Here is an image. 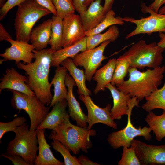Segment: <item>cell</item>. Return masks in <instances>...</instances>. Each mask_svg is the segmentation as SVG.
<instances>
[{"label":"cell","instance_id":"cell-17","mask_svg":"<svg viewBox=\"0 0 165 165\" xmlns=\"http://www.w3.org/2000/svg\"><path fill=\"white\" fill-rule=\"evenodd\" d=\"M68 88V93L66 100L68 107L69 115L72 119L76 122L77 125L83 127H87V116L82 111L80 105L73 92V87L76 84L72 76L67 73L65 80Z\"/></svg>","mask_w":165,"mask_h":165},{"label":"cell","instance_id":"cell-21","mask_svg":"<svg viewBox=\"0 0 165 165\" xmlns=\"http://www.w3.org/2000/svg\"><path fill=\"white\" fill-rule=\"evenodd\" d=\"M52 22V19H49L32 30L30 40L35 49L43 50L49 44L51 35Z\"/></svg>","mask_w":165,"mask_h":165},{"label":"cell","instance_id":"cell-41","mask_svg":"<svg viewBox=\"0 0 165 165\" xmlns=\"http://www.w3.org/2000/svg\"><path fill=\"white\" fill-rule=\"evenodd\" d=\"M80 165H99L98 163L91 161L88 158L81 155L78 158Z\"/></svg>","mask_w":165,"mask_h":165},{"label":"cell","instance_id":"cell-27","mask_svg":"<svg viewBox=\"0 0 165 165\" xmlns=\"http://www.w3.org/2000/svg\"><path fill=\"white\" fill-rule=\"evenodd\" d=\"M119 31L115 25H112L108 30L103 33H99L87 36L86 39L87 49L95 48L102 42L110 41L114 42L119 35Z\"/></svg>","mask_w":165,"mask_h":165},{"label":"cell","instance_id":"cell-47","mask_svg":"<svg viewBox=\"0 0 165 165\" xmlns=\"http://www.w3.org/2000/svg\"><path fill=\"white\" fill-rule=\"evenodd\" d=\"M6 0H0V7L1 8L4 5Z\"/></svg>","mask_w":165,"mask_h":165},{"label":"cell","instance_id":"cell-14","mask_svg":"<svg viewBox=\"0 0 165 165\" xmlns=\"http://www.w3.org/2000/svg\"><path fill=\"white\" fill-rule=\"evenodd\" d=\"M62 47L76 43L86 36L79 15L68 14L63 19Z\"/></svg>","mask_w":165,"mask_h":165},{"label":"cell","instance_id":"cell-16","mask_svg":"<svg viewBox=\"0 0 165 165\" xmlns=\"http://www.w3.org/2000/svg\"><path fill=\"white\" fill-rule=\"evenodd\" d=\"M3 76L0 79V93L3 89H7L28 95H35L25 83L27 81V77L19 73L14 68L7 69Z\"/></svg>","mask_w":165,"mask_h":165},{"label":"cell","instance_id":"cell-34","mask_svg":"<svg viewBox=\"0 0 165 165\" xmlns=\"http://www.w3.org/2000/svg\"><path fill=\"white\" fill-rule=\"evenodd\" d=\"M118 165H140V161L137 156L134 147H123V152Z\"/></svg>","mask_w":165,"mask_h":165},{"label":"cell","instance_id":"cell-2","mask_svg":"<svg viewBox=\"0 0 165 165\" xmlns=\"http://www.w3.org/2000/svg\"><path fill=\"white\" fill-rule=\"evenodd\" d=\"M165 72V67L160 66L152 69L141 72L138 68L130 67L129 78L117 88L131 97H136L139 101L149 96L162 83Z\"/></svg>","mask_w":165,"mask_h":165},{"label":"cell","instance_id":"cell-11","mask_svg":"<svg viewBox=\"0 0 165 165\" xmlns=\"http://www.w3.org/2000/svg\"><path fill=\"white\" fill-rule=\"evenodd\" d=\"M79 98L85 104L87 108V123L88 129H91L95 124L100 123L114 129H117V123L111 115L112 108L110 104H108L104 108H101L93 102L88 95H79Z\"/></svg>","mask_w":165,"mask_h":165},{"label":"cell","instance_id":"cell-20","mask_svg":"<svg viewBox=\"0 0 165 165\" xmlns=\"http://www.w3.org/2000/svg\"><path fill=\"white\" fill-rule=\"evenodd\" d=\"M37 137L38 146V154L35 165H64L62 162L57 159L50 149V146L45 138V129H37Z\"/></svg>","mask_w":165,"mask_h":165},{"label":"cell","instance_id":"cell-4","mask_svg":"<svg viewBox=\"0 0 165 165\" xmlns=\"http://www.w3.org/2000/svg\"><path fill=\"white\" fill-rule=\"evenodd\" d=\"M51 13L36 0H27L18 6L14 24L16 40L28 42L35 24L41 18Z\"/></svg>","mask_w":165,"mask_h":165},{"label":"cell","instance_id":"cell-5","mask_svg":"<svg viewBox=\"0 0 165 165\" xmlns=\"http://www.w3.org/2000/svg\"><path fill=\"white\" fill-rule=\"evenodd\" d=\"M165 48L156 42L147 44L140 40L133 44L123 55L129 61L130 67L140 69L145 67L154 68L160 66Z\"/></svg>","mask_w":165,"mask_h":165},{"label":"cell","instance_id":"cell-26","mask_svg":"<svg viewBox=\"0 0 165 165\" xmlns=\"http://www.w3.org/2000/svg\"><path fill=\"white\" fill-rule=\"evenodd\" d=\"M145 120L153 131L155 138L158 141L165 137V111L160 115L155 114L152 111L148 112Z\"/></svg>","mask_w":165,"mask_h":165},{"label":"cell","instance_id":"cell-42","mask_svg":"<svg viewBox=\"0 0 165 165\" xmlns=\"http://www.w3.org/2000/svg\"><path fill=\"white\" fill-rule=\"evenodd\" d=\"M9 39H12L11 35L5 29L3 25L0 23V41L7 40Z\"/></svg>","mask_w":165,"mask_h":165},{"label":"cell","instance_id":"cell-23","mask_svg":"<svg viewBox=\"0 0 165 165\" xmlns=\"http://www.w3.org/2000/svg\"><path fill=\"white\" fill-rule=\"evenodd\" d=\"M87 37L86 36L75 44L55 51L52 55L51 66L57 67L67 58L73 59L79 52L86 50Z\"/></svg>","mask_w":165,"mask_h":165},{"label":"cell","instance_id":"cell-10","mask_svg":"<svg viewBox=\"0 0 165 165\" xmlns=\"http://www.w3.org/2000/svg\"><path fill=\"white\" fill-rule=\"evenodd\" d=\"M110 41L101 43L95 48L87 49L76 55L72 59L77 66L83 67L85 69L86 80L91 81L97 69L101 65V62L106 58L103 53Z\"/></svg>","mask_w":165,"mask_h":165},{"label":"cell","instance_id":"cell-43","mask_svg":"<svg viewBox=\"0 0 165 165\" xmlns=\"http://www.w3.org/2000/svg\"><path fill=\"white\" fill-rule=\"evenodd\" d=\"M115 0H105V2L103 7L104 12L106 13L109 11L111 9L112 5Z\"/></svg>","mask_w":165,"mask_h":165},{"label":"cell","instance_id":"cell-1","mask_svg":"<svg viewBox=\"0 0 165 165\" xmlns=\"http://www.w3.org/2000/svg\"><path fill=\"white\" fill-rule=\"evenodd\" d=\"M55 51L50 48L33 50L35 56L33 62L26 64L20 62L16 63L18 68L25 72L27 75L26 83L45 105H50L53 96L51 91L52 84L49 75L52 55Z\"/></svg>","mask_w":165,"mask_h":165},{"label":"cell","instance_id":"cell-7","mask_svg":"<svg viewBox=\"0 0 165 165\" xmlns=\"http://www.w3.org/2000/svg\"><path fill=\"white\" fill-rule=\"evenodd\" d=\"M11 104L20 112L23 110L28 115L30 121L29 129L37 130L49 113L50 107L46 106L35 95H30L13 90Z\"/></svg>","mask_w":165,"mask_h":165},{"label":"cell","instance_id":"cell-39","mask_svg":"<svg viewBox=\"0 0 165 165\" xmlns=\"http://www.w3.org/2000/svg\"><path fill=\"white\" fill-rule=\"evenodd\" d=\"M86 0H72L75 10L79 13V14L83 13L87 9L84 5Z\"/></svg>","mask_w":165,"mask_h":165},{"label":"cell","instance_id":"cell-38","mask_svg":"<svg viewBox=\"0 0 165 165\" xmlns=\"http://www.w3.org/2000/svg\"><path fill=\"white\" fill-rule=\"evenodd\" d=\"M41 5L48 9L53 15L57 16V12L51 0H36Z\"/></svg>","mask_w":165,"mask_h":165},{"label":"cell","instance_id":"cell-44","mask_svg":"<svg viewBox=\"0 0 165 165\" xmlns=\"http://www.w3.org/2000/svg\"><path fill=\"white\" fill-rule=\"evenodd\" d=\"M159 36L160 40L157 43V45L161 47L165 48V33L162 32H159Z\"/></svg>","mask_w":165,"mask_h":165},{"label":"cell","instance_id":"cell-22","mask_svg":"<svg viewBox=\"0 0 165 165\" xmlns=\"http://www.w3.org/2000/svg\"><path fill=\"white\" fill-rule=\"evenodd\" d=\"M68 70L64 67L60 65L56 67L54 76L51 83L53 85L54 94L50 108L57 103L66 99L68 90L66 88L65 78Z\"/></svg>","mask_w":165,"mask_h":165},{"label":"cell","instance_id":"cell-33","mask_svg":"<svg viewBox=\"0 0 165 165\" xmlns=\"http://www.w3.org/2000/svg\"><path fill=\"white\" fill-rule=\"evenodd\" d=\"M57 12V16L63 19L67 15L74 13L72 0H51Z\"/></svg>","mask_w":165,"mask_h":165},{"label":"cell","instance_id":"cell-19","mask_svg":"<svg viewBox=\"0 0 165 165\" xmlns=\"http://www.w3.org/2000/svg\"><path fill=\"white\" fill-rule=\"evenodd\" d=\"M67 106L66 99L56 103L37 129H55L69 116L66 110Z\"/></svg>","mask_w":165,"mask_h":165},{"label":"cell","instance_id":"cell-32","mask_svg":"<svg viewBox=\"0 0 165 165\" xmlns=\"http://www.w3.org/2000/svg\"><path fill=\"white\" fill-rule=\"evenodd\" d=\"M53 148L60 153L63 157L65 165H80L78 158L70 154L69 150L63 144L57 140H53L51 143Z\"/></svg>","mask_w":165,"mask_h":165},{"label":"cell","instance_id":"cell-28","mask_svg":"<svg viewBox=\"0 0 165 165\" xmlns=\"http://www.w3.org/2000/svg\"><path fill=\"white\" fill-rule=\"evenodd\" d=\"M146 101L141 108L148 112L156 109H161L165 111V81L163 86L156 90L145 98Z\"/></svg>","mask_w":165,"mask_h":165},{"label":"cell","instance_id":"cell-18","mask_svg":"<svg viewBox=\"0 0 165 165\" xmlns=\"http://www.w3.org/2000/svg\"><path fill=\"white\" fill-rule=\"evenodd\" d=\"M101 0H95L92 2L86 10L79 14L86 31L93 29L105 18L106 14L101 4Z\"/></svg>","mask_w":165,"mask_h":165},{"label":"cell","instance_id":"cell-6","mask_svg":"<svg viewBox=\"0 0 165 165\" xmlns=\"http://www.w3.org/2000/svg\"><path fill=\"white\" fill-rule=\"evenodd\" d=\"M29 127L25 123L14 131L15 137L9 142L7 152L19 155L29 165H34L38 151V130H31Z\"/></svg>","mask_w":165,"mask_h":165},{"label":"cell","instance_id":"cell-29","mask_svg":"<svg viewBox=\"0 0 165 165\" xmlns=\"http://www.w3.org/2000/svg\"><path fill=\"white\" fill-rule=\"evenodd\" d=\"M52 20L51 35L49 44L50 45V48L56 51L63 48V19L53 15Z\"/></svg>","mask_w":165,"mask_h":165},{"label":"cell","instance_id":"cell-37","mask_svg":"<svg viewBox=\"0 0 165 165\" xmlns=\"http://www.w3.org/2000/svg\"><path fill=\"white\" fill-rule=\"evenodd\" d=\"M1 156L9 160L14 165H29L23 158L17 154H9L6 152L1 154Z\"/></svg>","mask_w":165,"mask_h":165},{"label":"cell","instance_id":"cell-3","mask_svg":"<svg viewBox=\"0 0 165 165\" xmlns=\"http://www.w3.org/2000/svg\"><path fill=\"white\" fill-rule=\"evenodd\" d=\"M70 117L68 116L55 129L52 130L49 138L59 141L75 155L81 150L87 153L92 147L90 137L95 135L96 131L72 124Z\"/></svg>","mask_w":165,"mask_h":165},{"label":"cell","instance_id":"cell-40","mask_svg":"<svg viewBox=\"0 0 165 165\" xmlns=\"http://www.w3.org/2000/svg\"><path fill=\"white\" fill-rule=\"evenodd\" d=\"M165 4V0H154L148 7L155 12L158 13L160 8Z\"/></svg>","mask_w":165,"mask_h":165},{"label":"cell","instance_id":"cell-36","mask_svg":"<svg viewBox=\"0 0 165 165\" xmlns=\"http://www.w3.org/2000/svg\"><path fill=\"white\" fill-rule=\"evenodd\" d=\"M27 0H7L0 10V20H1L6 16L8 13L12 8L18 6Z\"/></svg>","mask_w":165,"mask_h":165},{"label":"cell","instance_id":"cell-30","mask_svg":"<svg viewBox=\"0 0 165 165\" xmlns=\"http://www.w3.org/2000/svg\"><path fill=\"white\" fill-rule=\"evenodd\" d=\"M130 63L128 59L122 55L116 59V64L111 84L116 86L121 84L128 73Z\"/></svg>","mask_w":165,"mask_h":165},{"label":"cell","instance_id":"cell-9","mask_svg":"<svg viewBox=\"0 0 165 165\" xmlns=\"http://www.w3.org/2000/svg\"><path fill=\"white\" fill-rule=\"evenodd\" d=\"M131 112L127 115L128 119L126 126L123 129L110 133L108 136L107 141L113 148L117 149L121 147H130L132 141L137 136H142L147 141L152 138L149 127L140 126L136 128L132 123L130 119Z\"/></svg>","mask_w":165,"mask_h":165},{"label":"cell","instance_id":"cell-46","mask_svg":"<svg viewBox=\"0 0 165 165\" xmlns=\"http://www.w3.org/2000/svg\"><path fill=\"white\" fill-rule=\"evenodd\" d=\"M158 13L162 14H165V4L160 8Z\"/></svg>","mask_w":165,"mask_h":165},{"label":"cell","instance_id":"cell-25","mask_svg":"<svg viewBox=\"0 0 165 165\" xmlns=\"http://www.w3.org/2000/svg\"><path fill=\"white\" fill-rule=\"evenodd\" d=\"M61 65L66 68L70 75L75 81L77 86V93L79 95H88L91 94L90 90L86 86V80L85 73L83 70L77 68L71 58L65 59Z\"/></svg>","mask_w":165,"mask_h":165},{"label":"cell","instance_id":"cell-12","mask_svg":"<svg viewBox=\"0 0 165 165\" xmlns=\"http://www.w3.org/2000/svg\"><path fill=\"white\" fill-rule=\"evenodd\" d=\"M131 146L134 147L141 165L165 164V144L155 145L134 139Z\"/></svg>","mask_w":165,"mask_h":165},{"label":"cell","instance_id":"cell-31","mask_svg":"<svg viewBox=\"0 0 165 165\" xmlns=\"http://www.w3.org/2000/svg\"><path fill=\"white\" fill-rule=\"evenodd\" d=\"M124 24V21L119 16L116 17L115 13L111 9L106 13L105 19L97 26L93 29L86 31V35L88 36L101 33L108 27L117 24L122 25Z\"/></svg>","mask_w":165,"mask_h":165},{"label":"cell","instance_id":"cell-15","mask_svg":"<svg viewBox=\"0 0 165 165\" xmlns=\"http://www.w3.org/2000/svg\"><path fill=\"white\" fill-rule=\"evenodd\" d=\"M6 41L11 46L6 49L4 53L0 54L4 58L3 61L13 60L16 64L22 61L24 64H27L32 62V60L35 58V54L33 52L35 48L32 44L12 39Z\"/></svg>","mask_w":165,"mask_h":165},{"label":"cell","instance_id":"cell-13","mask_svg":"<svg viewBox=\"0 0 165 165\" xmlns=\"http://www.w3.org/2000/svg\"><path fill=\"white\" fill-rule=\"evenodd\" d=\"M110 91L113 105L111 110V115L114 120H120L122 116L128 115L132 112L134 106L139 107V101L136 97L132 98L130 95L119 90L111 83L106 86Z\"/></svg>","mask_w":165,"mask_h":165},{"label":"cell","instance_id":"cell-8","mask_svg":"<svg viewBox=\"0 0 165 165\" xmlns=\"http://www.w3.org/2000/svg\"><path fill=\"white\" fill-rule=\"evenodd\" d=\"M141 7L142 13H149V16L139 19L129 17L122 18L119 16L124 21L133 23L136 25L135 29L127 35V39L141 34H149L157 32L165 33V14L155 12L145 3L142 4Z\"/></svg>","mask_w":165,"mask_h":165},{"label":"cell","instance_id":"cell-35","mask_svg":"<svg viewBox=\"0 0 165 165\" xmlns=\"http://www.w3.org/2000/svg\"><path fill=\"white\" fill-rule=\"evenodd\" d=\"M26 119L24 117L15 118L12 121L7 122H0V140L3 135L9 132L14 131L19 127L26 123Z\"/></svg>","mask_w":165,"mask_h":165},{"label":"cell","instance_id":"cell-24","mask_svg":"<svg viewBox=\"0 0 165 165\" xmlns=\"http://www.w3.org/2000/svg\"><path fill=\"white\" fill-rule=\"evenodd\" d=\"M116 59H110L102 68L97 70L93 78L97 82V84L94 90L96 94L101 91L105 90L106 86L111 83L116 67Z\"/></svg>","mask_w":165,"mask_h":165},{"label":"cell","instance_id":"cell-45","mask_svg":"<svg viewBox=\"0 0 165 165\" xmlns=\"http://www.w3.org/2000/svg\"><path fill=\"white\" fill-rule=\"evenodd\" d=\"M95 0H86L85 1L84 5L85 7L87 8V7L89 6L91 3Z\"/></svg>","mask_w":165,"mask_h":165}]
</instances>
